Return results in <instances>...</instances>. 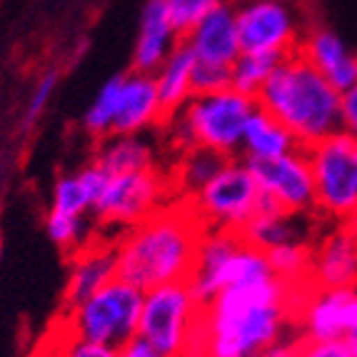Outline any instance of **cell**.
<instances>
[{"label": "cell", "mask_w": 357, "mask_h": 357, "mask_svg": "<svg viewBox=\"0 0 357 357\" xmlns=\"http://www.w3.org/2000/svg\"><path fill=\"white\" fill-rule=\"evenodd\" d=\"M203 305L188 282H167L145 292L137 337L162 357H183L192 352Z\"/></svg>", "instance_id": "obj_6"}, {"label": "cell", "mask_w": 357, "mask_h": 357, "mask_svg": "<svg viewBox=\"0 0 357 357\" xmlns=\"http://www.w3.org/2000/svg\"><path fill=\"white\" fill-rule=\"evenodd\" d=\"M0 183H3V165H0Z\"/></svg>", "instance_id": "obj_42"}, {"label": "cell", "mask_w": 357, "mask_h": 357, "mask_svg": "<svg viewBox=\"0 0 357 357\" xmlns=\"http://www.w3.org/2000/svg\"><path fill=\"white\" fill-rule=\"evenodd\" d=\"M278 55H265V53H240V58L230 66V88L243 93V96L257 98L275 68L280 66Z\"/></svg>", "instance_id": "obj_26"}, {"label": "cell", "mask_w": 357, "mask_h": 357, "mask_svg": "<svg viewBox=\"0 0 357 357\" xmlns=\"http://www.w3.org/2000/svg\"><path fill=\"white\" fill-rule=\"evenodd\" d=\"M195 55L192 50L185 45V40H180V45L162 60V66L153 73L155 88L158 96L165 107V113H175L185 102L190 100L192 93V73H195Z\"/></svg>", "instance_id": "obj_23"}, {"label": "cell", "mask_w": 357, "mask_h": 357, "mask_svg": "<svg viewBox=\"0 0 357 357\" xmlns=\"http://www.w3.org/2000/svg\"><path fill=\"white\" fill-rule=\"evenodd\" d=\"M255 178L260 195L292 215L315 213V180L305 148L273 160H245Z\"/></svg>", "instance_id": "obj_11"}, {"label": "cell", "mask_w": 357, "mask_h": 357, "mask_svg": "<svg viewBox=\"0 0 357 357\" xmlns=\"http://www.w3.org/2000/svg\"><path fill=\"white\" fill-rule=\"evenodd\" d=\"M310 245L312 243H287L268 250V262L273 275L285 285H307L310 282Z\"/></svg>", "instance_id": "obj_27"}, {"label": "cell", "mask_w": 357, "mask_h": 357, "mask_svg": "<svg viewBox=\"0 0 357 357\" xmlns=\"http://www.w3.org/2000/svg\"><path fill=\"white\" fill-rule=\"evenodd\" d=\"M257 357H298V340H282L278 345L268 347L265 352H260Z\"/></svg>", "instance_id": "obj_37"}, {"label": "cell", "mask_w": 357, "mask_h": 357, "mask_svg": "<svg viewBox=\"0 0 357 357\" xmlns=\"http://www.w3.org/2000/svg\"><path fill=\"white\" fill-rule=\"evenodd\" d=\"M298 53L328 77L340 93L357 85V55L347 48V43L335 30L325 25H312L310 30H305Z\"/></svg>", "instance_id": "obj_18"}, {"label": "cell", "mask_w": 357, "mask_h": 357, "mask_svg": "<svg viewBox=\"0 0 357 357\" xmlns=\"http://www.w3.org/2000/svg\"><path fill=\"white\" fill-rule=\"evenodd\" d=\"M298 357H355L347 340H300Z\"/></svg>", "instance_id": "obj_34"}, {"label": "cell", "mask_w": 357, "mask_h": 357, "mask_svg": "<svg viewBox=\"0 0 357 357\" xmlns=\"http://www.w3.org/2000/svg\"><path fill=\"white\" fill-rule=\"evenodd\" d=\"M173 20L167 15L165 0H145L137 23L135 45H132V70L153 75L162 66V60L180 45Z\"/></svg>", "instance_id": "obj_19"}, {"label": "cell", "mask_w": 357, "mask_h": 357, "mask_svg": "<svg viewBox=\"0 0 357 357\" xmlns=\"http://www.w3.org/2000/svg\"><path fill=\"white\" fill-rule=\"evenodd\" d=\"M227 158L213 153L205 148H192L180 153V158L175 160L173 173L170 178V188L175 195H180V200H190L203 185H208L215 178V173L225 165Z\"/></svg>", "instance_id": "obj_24"}, {"label": "cell", "mask_w": 357, "mask_h": 357, "mask_svg": "<svg viewBox=\"0 0 357 357\" xmlns=\"http://www.w3.org/2000/svg\"><path fill=\"white\" fill-rule=\"evenodd\" d=\"M118 352L120 347L73 337L68 333L58 340V357H118Z\"/></svg>", "instance_id": "obj_33"}, {"label": "cell", "mask_w": 357, "mask_h": 357, "mask_svg": "<svg viewBox=\"0 0 357 357\" xmlns=\"http://www.w3.org/2000/svg\"><path fill=\"white\" fill-rule=\"evenodd\" d=\"M238 36L243 53L285 55L300 48L305 36L303 15L295 3H278V0H252L235 6Z\"/></svg>", "instance_id": "obj_10"}, {"label": "cell", "mask_w": 357, "mask_h": 357, "mask_svg": "<svg viewBox=\"0 0 357 357\" xmlns=\"http://www.w3.org/2000/svg\"><path fill=\"white\" fill-rule=\"evenodd\" d=\"M183 357H208V355H203V352H185Z\"/></svg>", "instance_id": "obj_41"}, {"label": "cell", "mask_w": 357, "mask_h": 357, "mask_svg": "<svg viewBox=\"0 0 357 357\" xmlns=\"http://www.w3.org/2000/svg\"><path fill=\"white\" fill-rule=\"evenodd\" d=\"M143 298L145 292L140 287L115 278L85 303L68 310L63 330L73 337L123 347L128 340L137 337Z\"/></svg>", "instance_id": "obj_5"}, {"label": "cell", "mask_w": 357, "mask_h": 357, "mask_svg": "<svg viewBox=\"0 0 357 357\" xmlns=\"http://www.w3.org/2000/svg\"><path fill=\"white\" fill-rule=\"evenodd\" d=\"M93 160L107 175L143 173L158 167V148L148 135H110L98 143Z\"/></svg>", "instance_id": "obj_21"}, {"label": "cell", "mask_w": 357, "mask_h": 357, "mask_svg": "<svg viewBox=\"0 0 357 357\" xmlns=\"http://www.w3.org/2000/svg\"><path fill=\"white\" fill-rule=\"evenodd\" d=\"M347 345H350V350L355 352V357H357V320H355V325H352L350 335H347Z\"/></svg>", "instance_id": "obj_39"}, {"label": "cell", "mask_w": 357, "mask_h": 357, "mask_svg": "<svg viewBox=\"0 0 357 357\" xmlns=\"http://www.w3.org/2000/svg\"><path fill=\"white\" fill-rule=\"evenodd\" d=\"M230 3L238 6V3H252V0H230ZM278 3H298V0H278Z\"/></svg>", "instance_id": "obj_40"}, {"label": "cell", "mask_w": 357, "mask_h": 357, "mask_svg": "<svg viewBox=\"0 0 357 357\" xmlns=\"http://www.w3.org/2000/svg\"><path fill=\"white\" fill-rule=\"evenodd\" d=\"M310 232L312 230H310L305 215L285 213L273 200L260 197V205L248 220V225L240 230V238L268 252L287 243H310Z\"/></svg>", "instance_id": "obj_20"}, {"label": "cell", "mask_w": 357, "mask_h": 357, "mask_svg": "<svg viewBox=\"0 0 357 357\" xmlns=\"http://www.w3.org/2000/svg\"><path fill=\"white\" fill-rule=\"evenodd\" d=\"M50 213L68 215V218H93V203L75 173H63L53 185L50 195Z\"/></svg>", "instance_id": "obj_28"}, {"label": "cell", "mask_w": 357, "mask_h": 357, "mask_svg": "<svg viewBox=\"0 0 357 357\" xmlns=\"http://www.w3.org/2000/svg\"><path fill=\"white\" fill-rule=\"evenodd\" d=\"M165 118L155 77L150 73H128L120 90L113 135H148L155 128H162Z\"/></svg>", "instance_id": "obj_15"}, {"label": "cell", "mask_w": 357, "mask_h": 357, "mask_svg": "<svg viewBox=\"0 0 357 357\" xmlns=\"http://www.w3.org/2000/svg\"><path fill=\"white\" fill-rule=\"evenodd\" d=\"M240 245H243L240 232L215 230V227L203 230V235L197 240L190 278H188V285L192 287L200 305H208L227 287L232 257L240 250Z\"/></svg>", "instance_id": "obj_13"}, {"label": "cell", "mask_w": 357, "mask_h": 357, "mask_svg": "<svg viewBox=\"0 0 357 357\" xmlns=\"http://www.w3.org/2000/svg\"><path fill=\"white\" fill-rule=\"evenodd\" d=\"M55 88H58V70H48L36 83V88H33V93H30V98H28L25 118H23L25 128H33L38 120H40V115L45 113V107H48L50 98L55 96Z\"/></svg>", "instance_id": "obj_31"}, {"label": "cell", "mask_w": 357, "mask_h": 357, "mask_svg": "<svg viewBox=\"0 0 357 357\" xmlns=\"http://www.w3.org/2000/svg\"><path fill=\"white\" fill-rule=\"evenodd\" d=\"M123 80L126 75H113L110 80L100 85V90L96 93L93 102L88 105L83 115V132L93 140H105V137L113 135L115 126V115H118V100H120V90H123Z\"/></svg>", "instance_id": "obj_25"}, {"label": "cell", "mask_w": 357, "mask_h": 357, "mask_svg": "<svg viewBox=\"0 0 357 357\" xmlns=\"http://www.w3.org/2000/svg\"><path fill=\"white\" fill-rule=\"evenodd\" d=\"M170 192V178L160 167L143 173L110 175L102 195L93 205V222L126 232L148 220L155 210H160Z\"/></svg>", "instance_id": "obj_9"}, {"label": "cell", "mask_w": 357, "mask_h": 357, "mask_svg": "<svg viewBox=\"0 0 357 357\" xmlns=\"http://www.w3.org/2000/svg\"><path fill=\"white\" fill-rule=\"evenodd\" d=\"M203 230L205 225L188 200L165 203L118 238V278L143 292L167 282H188Z\"/></svg>", "instance_id": "obj_2"}, {"label": "cell", "mask_w": 357, "mask_h": 357, "mask_svg": "<svg viewBox=\"0 0 357 357\" xmlns=\"http://www.w3.org/2000/svg\"><path fill=\"white\" fill-rule=\"evenodd\" d=\"M222 3H227V0H165V8L178 36L185 38L205 15H210Z\"/></svg>", "instance_id": "obj_30"}, {"label": "cell", "mask_w": 357, "mask_h": 357, "mask_svg": "<svg viewBox=\"0 0 357 357\" xmlns=\"http://www.w3.org/2000/svg\"><path fill=\"white\" fill-rule=\"evenodd\" d=\"M255 107V98L232 88L192 96L180 110L165 118V140L180 153L205 148L222 158H240L245 123Z\"/></svg>", "instance_id": "obj_4"}, {"label": "cell", "mask_w": 357, "mask_h": 357, "mask_svg": "<svg viewBox=\"0 0 357 357\" xmlns=\"http://www.w3.org/2000/svg\"><path fill=\"white\" fill-rule=\"evenodd\" d=\"M255 102L292 132L300 148L340 130V90L295 50L280 60Z\"/></svg>", "instance_id": "obj_3"}, {"label": "cell", "mask_w": 357, "mask_h": 357, "mask_svg": "<svg viewBox=\"0 0 357 357\" xmlns=\"http://www.w3.org/2000/svg\"><path fill=\"white\" fill-rule=\"evenodd\" d=\"M305 153L315 180V213L342 225L357 210V135L337 130Z\"/></svg>", "instance_id": "obj_7"}, {"label": "cell", "mask_w": 357, "mask_h": 357, "mask_svg": "<svg viewBox=\"0 0 357 357\" xmlns=\"http://www.w3.org/2000/svg\"><path fill=\"white\" fill-rule=\"evenodd\" d=\"M295 325V290L278 278L232 285L203 305L192 352L208 357H257L287 340Z\"/></svg>", "instance_id": "obj_1"}, {"label": "cell", "mask_w": 357, "mask_h": 357, "mask_svg": "<svg viewBox=\"0 0 357 357\" xmlns=\"http://www.w3.org/2000/svg\"><path fill=\"white\" fill-rule=\"evenodd\" d=\"M342 227H345V230L350 232V238L355 240V245H357V210L350 215V218H347L345 222H342Z\"/></svg>", "instance_id": "obj_38"}, {"label": "cell", "mask_w": 357, "mask_h": 357, "mask_svg": "<svg viewBox=\"0 0 357 357\" xmlns=\"http://www.w3.org/2000/svg\"><path fill=\"white\" fill-rule=\"evenodd\" d=\"M298 148V140L280 120H275L260 105L252 110L243 130V148H240L243 160H273Z\"/></svg>", "instance_id": "obj_22"}, {"label": "cell", "mask_w": 357, "mask_h": 357, "mask_svg": "<svg viewBox=\"0 0 357 357\" xmlns=\"http://www.w3.org/2000/svg\"><path fill=\"white\" fill-rule=\"evenodd\" d=\"M260 197V188L248 162L240 158H227L215 178L203 185L188 203L205 227L240 232L255 215Z\"/></svg>", "instance_id": "obj_8"}, {"label": "cell", "mask_w": 357, "mask_h": 357, "mask_svg": "<svg viewBox=\"0 0 357 357\" xmlns=\"http://www.w3.org/2000/svg\"><path fill=\"white\" fill-rule=\"evenodd\" d=\"M357 320V287H307L295 307L303 340H347Z\"/></svg>", "instance_id": "obj_12"}, {"label": "cell", "mask_w": 357, "mask_h": 357, "mask_svg": "<svg viewBox=\"0 0 357 357\" xmlns=\"http://www.w3.org/2000/svg\"><path fill=\"white\" fill-rule=\"evenodd\" d=\"M118 278V257H115V243H88L80 250L73 252L70 270H68L63 305L66 312L77 307L80 303L96 295L98 290Z\"/></svg>", "instance_id": "obj_17"}, {"label": "cell", "mask_w": 357, "mask_h": 357, "mask_svg": "<svg viewBox=\"0 0 357 357\" xmlns=\"http://www.w3.org/2000/svg\"><path fill=\"white\" fill-rule=\"evenodd\" d=\"M340 130L357 135V85L340 93Z\"/></svg>", "instance_id": "obj_35"}, {"label": "cell", "mask_w": 357, "mask_h": 357, "mask_svg": "<svg viewBox=\"0 0 357 357\" xmlns=\"http://www.w3.org/2000/svg\"><path fill=\"white\" fill-rule=\"evenodd\" d=\"M118 357H162V355L155 350V347H150L145 340L132 337V340H128L126 345L120 347Z\"/></svg>", "instance_id": "obj_36"}, {"label": "cell", "mask_w": 357, "mask_h": 357, "mask_svg": "<svg viewBox=\"0 0 357 357\" xmlns=\"http://www.w3.org/2000/svg\"><path fill=\"white\" fill-rule=\"evenodd\" d=\"M90 230H93V220L90 218H68V215L50 213L45 215V232L53 240V245H58L60 250L75 252L83 245L90 243Z\"/></svg>", "instance_id": "obj_29"}, {"label": "cell", "mask_w": 357, "mask_h": 357, "mask_svg": "<svg viewBox=\"0 0 357 357\" xmlns=\"http://www.w3.org/2000/svg\"><path fill=\"white\" fill-rule=\"evenodd\" d=\"M310 285L357 287V245L342 225L317 235L310 245Z\"/></svg>", "instance_id": "obj_14"}, {"label": "cell", "mask_w": 357, "mask_h": 357, "mask_svg": "<svg viewBox=\"0 0 357 357\" xmlns=\"http://www.w3.org/2000/svg\"><path fill=\"white\" fill-rule=\"evenodd\" d=\"M0 257H3V245H0Z\"/></svg>", "instance_id": "obj_43"}, {"label": "cell", "mask_w": 357, "mask_h": 357, "mask_svg": "<svg viewBox=\"0 0 357 357\" xmlns=\"http://www.w3.org/2000/svg\"><path fill=\"white\" fill-rule=\"evenodd\" d=\"M183 40L192 50L197 63H213V66L230 68L243 53L238 36V20H235V3L227 0L220 8H215Z\"/></svg>", "instance_id": "obj_16"}, {"label": "cell", "mask_w": 357, "mask_h": 357, "mask_svg": "<svg viewBox=\"0 0 357 357\" xmlns=\"http://www.w3.org/2000/svg\"><path fill=\"white\" fill-rule=\"evenodd\" d=\"M230 88V68L213 66V63H195L192 73V93L195 96H208L218 90Z\"/></svg>", "instance_id": "obj_32"}]
</instances>
